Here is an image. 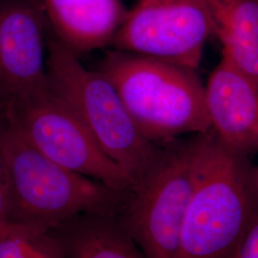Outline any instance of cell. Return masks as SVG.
Here are the masks:
<instances>
[{
    "instance_id": "6da1fadb",
    "label": "cell",
    "mask_w": 258,
    "mask_h": 258,
    "mask_svg": "<svg viewBox=\"0 0 258 258\" xmlns=\"http://www.w3.org/2000/svg\"><path fill=\"white\" fill-rule=\"evenodd\" d=\"M256 218L258 169L250 155L227 147L212 130L198 134L178 258H232Z\"/></svg>"
},
{
    "instance_id": "7a4b0ae2",
    "label": "cell",
    "mask_w": 258,
    "mask_h": 258,
    "mask_svg": "<svg viewBox=\"0 0 258 258\" xmlns=\"http://www.w3.org/2000/svg\"><path fill=\"white\" fill-rule=\"evenodd\" d=\"M0 159L10 224L50 231L82 213L118 215L132 194L57 165L6 120L0 127Z\"/></svg>"
},
{
    "instance_id": "3957f363",
    "label": "cell",
    "mask_w": 258,
    "mask_h": 258,
    "mask_svg": "<svg viewBox=\"0 0 258 258\" xmlns=\"http://www.w3.org/2000/svg\"><path fill=\"white\" fill-rule=\"evenodd\" d=\"M99 71L113 84L141 133L156 146L211 131L205 84L195 69L115 50L105 55Z\"/></svg>"
},
{
    "instance_id": "277c9868",
    "label": "cell",
    "mask_w": 258,
    "mask_h": 258,
    "mask_svg": "<svg viewBox=\"0 0 258 258\" xmlns=\"http://www.w3.org/2000/svg\"><path fill=\"white\" fill-rule=\"evenodd\" d=\"M46 48L51 92L83 123L102 151L138 184L156 162L162 147L141 133L101 71L85 68L54 36L48 37Z\"/></svg>"
},
{
    "instance_id": "5b68a950",
    "label": "cell",
    "mask_w": 258,
    "mask_h": 258,
    "mask_svg": "<svg viewBox=\"0 0 258 258\" xmlns=\"http://www.w3.org/2000/svg\"><path fill=\"white\" fill-rule=\"evenodd\" d=\"M197 136L163 146L156 162L117 215L146 258H178L194 187Z\"/></svg>"
},
{
    "instance_id": "8992f818",
    "label": "cell",
    "mask_w": 258,
    "mask_h": 258,
    "mask_svg": "<svg viewBox=\"0 0 258 258\" xmlns=\"http://www.w3.org/2000/svg\"><path fill=\"white\" fill-rule=\"evenodd\" d=\"M28 143L59 166L123 192L133 179L107 156L89 131L50 89L2 109Z\"/></svg>"
},
{
    "instance_id": "52a82bcc",
    "label": "cell",
    "mask_w": 258,
    "mask_h": 258,
    "mask_svg": "<svg viewBox=\"0 0 258 258\" xmlns=\"http://www.w3.org/2000/svg\"><path fill=\"white\" fill-rule=\"evenodd\" d=\"M212 36L203 0H139L110 44L118 51L197 70Z\"/></svg>"
},
{
    "instance_id": "ba28073f",
    "label": "cell",
    "mask_w": 258,
    "mask_h": 258,
    "mask_svg": "<svg viewBox=\"0 0 258 258\" xmlns=\"http://www.w3.org/2000/svg\"><path fill=\"white\" fill-rule=\"evenodd\" d=\"M41 0L0 1V107L49 89Z\"/></svg>"
},
{
    "instance_id": "9c48e42d",
    "label": "cell",
    "mask_w": 258,
    "mask_h": 258,
    "mask_svg": "<svg viewBox=\"0 0 258 258\" xmlns=\"http://www.w3.org/2000/svg\"><path fill=\"white\" fill-rule=\"evenodd\" d=\"M205 103L213 134L224 145L252 155L258 148V82L228 58L205 85Z\"/></svg>"
},
{
    "instance_id": "30bf717a",
    "label": "cell",
    "mask_w": 258,
    "mask_h": 258,
    "mask_svg": "<svg viewBox=\"0 0 258 258\" xmlns=\"http://www.w3.org/2000/svg\"><path fill=\"white\" fill-rule=\"evenodd\" d=\"M55 39L79 55L109 45L129 10L121 0H41Z\"/></svg>"
},
{
    "instance_id": "8fae6325",
    "label": "cell",
    "mask_w": 258,
    "mask_h": 258,
    "mask_svg": "<svg viewBox=\"0 0 258 258\" xmlns=\"http://www.w3.org/2000/svg\"><path fill=\"white\" fill-rule=\"evenodd\" d=\"M51 231L65 258H146L117 215L82 213Z\"/></svg>"
},
{
    "instance_id": "7c38bea8",
    "label": "cell",
    "mask_w": 258,
    "mask_h": 258,
    "mask_svg": "<svg viewBox=\"0 0 258 258\" xmlns=\"http://www.w3.org/2000/svg\"><path fill=\"white\" fill-rule=\"evenodd\" d=\"M222 56L258 82V0H203Z\"/></svg>"
},
{
    "instance_id": "4fadbf2b",
    "label": "cell",
    "mask_w": 258,
    "mask_h": 258,
    "mask_svg": "<svg viewBox=\"0 0 258 258\" xmlns=\"http://www.w3.org/2000/svg\"><path fill=\"white\" fill-rule=\"evenodd\" d=\"M0 258H65L54 234L36 227L10 224L0 231Z\"/></svg>"
},
{
    "instance_id": "5bb4252c",
    "label": "cell",
    "mask_w": 258,
    "mask_h": 258,
    "mask_svg": "<svg viewBox=\"0 0 258 258\" xmlns=\"http://www.w3.org/2000/svg\"><path fill=\"white\" fill-rule=\"evenodd\" d=\"M232 258H258V218L250 224L240 240Z\"/></svg>"
},
{
    "instance_id": "9a60e30c",
    "label": "cell",
    "mask_w": 258,
    "mask_h": 258,
    "mask_svg": "<svg viewBox=\"0 0 258 258\" xmlns=\"http://www.w3.org/2000/svg\"><path fill=\"white\" fill-rule=\"evenodd\" d=\"M1 127V121H0ZM8 224L6 217V209H5V192H4V182H3V174H2V166H1V159H0V231L5 228Z\"/></svg>"
}]
</instances>
